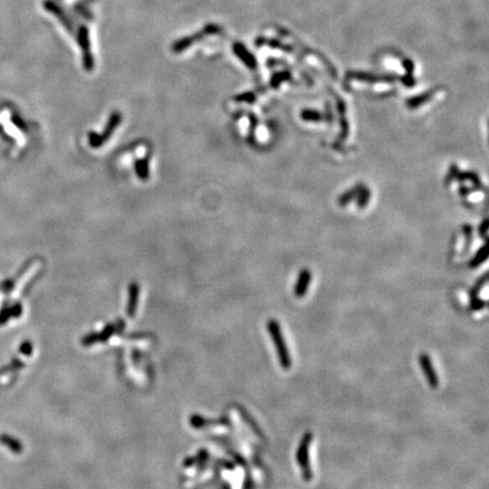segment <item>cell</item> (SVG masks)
I'll return each mask as SVG.
<instances>
[{
    "instance_id": "cell-4",
    "label": "cell",
    "mask_w": 489,
    "mask_h": 489,
    "mask_svg": "<svg viewBox=\"0 0 489 489\" xmlns=\"http://www.w3.org/2000/svg\"><path fill=\"white\" fill-rule=\"evenodd\" d=\"M310 280H312V273H310L309 270H302L299 277H298V281L295 287V295L297 297H304L306 295V292L308 290V287L310 284Z\"/></svg>"
},
{
    "instance_id": "cell-2",
    "label": "cell",
    "mask_w": 489,
    "mask_h": 489,
    "mask_svg": "<svg viewBox=\"0 0 489 489\" xmlns=\"http://www.w3.org/2000/svg\"><path fill=\"white\" fill-rule=\"evenodd\" d=\"M313 439V434L310 432L305 433L304 436H302L301 441L299 443V446L297 448V462L298 464L300 465L301 471H302V477L306 480V481H310L313 478V472H312V466H310L309 462V448L310 444H312Z\"/></svg>"
},
{
    "instance_id": "cell-8",
    "label": "cell",
    "mask_w": 489,
    "mask_h": 489,
    "mask_svg": "<svg viewBox=\"0 0 489 489\" xmlns=\"http://www.w3.org/2000/svg\"><path fill=\"white\" fill-rule=\"evenodd\" d=\"M486 259H487V244H483L481 250H480L477 253V255L474 256V259L470 262V266L471 268H475V266L481 264Z\"/></svg>"
},
{
    "instance_id": "cell-14",
    "label": "cell",
    "mask_w": 489,
    "mask_h": 489,
    "mask_svg": "<svg viewBox=\"0 0 489 489\" xmlns=\"http://www.w3.org/2000/svg\"><path fill=\"white\" fill-rule=\"evenodd\" d=\"M13 123L15 124V126H16L17 128H21V130H24V127H25V126H24V123L22 121L21 119H19V118H17V117H14V118H13Z\"/></svg>"
},
{
    "instance_id": "cell-6",
    "label": "cell",
    "mask_w": 489,
    "mask_h": 489,
    "mask_svg": "<svg viewBox=\"0 0 489 489\" xmlns=\"http://www.w3.org/2000/svg\"><path fill=\"white\" fill-rule=\"evenodd\" d=\"M135 171L141 180H148L150 177L149 162L145 159H140L135 162Z\"/></svg>"
},
{
    "instance_id": "cell-1",
    "label": "cell",
    "mask_w": 489,
    "mask_h": 489,
    "mask_svg": "<svg viewBox=\"0 0 489 489\" xmlns=\"http://www.w3.org/2000/svg\"><path fill=\"white\" fill-rule=\"evenodd\" d=\"M268 330L275 344V349H277L280 364H281V367L284 368V370H289V368H291L292 360L290 357V353H289V350L287 348L286 341H284V337L281 328H280L279 323L275 321V319H270L268 323Z\"/></svg>"
},
{
    "instance_id": "cell-9",
    "label": "cell",
    "mask_w": 489,
    "mask_h": 489,
    "mask_svg": "<svg viewBox=\"0 0 489 489\" xmlns=\"http://www.w3.org/2000/svg\"><path fill=\"white\" fill-rule=\"evenodd\" d=\"M301 117L306 121H321L323 115L315 110H304L301 112Z\"/></svg>"
},
{
    "instance_id": "cell-5",
    "label": "cell",
    "mask_w": 489,
    "mask_h": 489,
    "mask_svg": "<svg viewBox=\"0 0 489 489\" xmlns=\"http://www.w3.org/2000/svg\"><path fill=\"white\" fill-rule=\"evenodd\" d=\"M120 123H121V114L119 112H113L110 115L108 123H106L105 125L104 131L101 134L104 141L110 139V136L112 135V133L115 131V128L120 125Z\"/></svg>"
},
{
    "instance_id": "cell-15",
    "label": "cell",
    "mask_w": 489,
    "mask_h": 489,
    "mask_svg": "<svg viewBox=\"0 0 489 489\" xmlns=\"http://www.w3.org/2000/svg\"><path fill=\"white\" fill-rule=\"evenodd\" d=\"M238 101H253V95L252 94H242L239 97H237Z\"/></svg>"
},
{
    "instance_id": "cell-3",
    "label": "cell",
    "mask_w": 489,
    "mask_h": 489,
    "mask_svg": "<svg viewBox=\"0 0 489 489\" xmlns=\"http://www.w3.org/2000/svg\"><path fill=\"white\" fill-rule=\"evenodd\" d=\"M419 362H420V367L422 370V373H424V375L427 379V382H428L429 386L432 389H436L438 386L439 381H438V376L436 374V372H435L434 367H433L432 359H430L428 354L424 352L419 355Z\"/></svg>"
},
{
    "instance_id": "cell-11",
    "label": "cell",
    "mask_w": 489,
    "mask_h": 489,
    "mask_svg": "<svg viewBox=\"0 0 489 489\" xmlns=\"http://www.w3.org/2000/svg\"><path fill=\"white\" fill-rule=\"evenodd\" d=\"M359 190H360V186H358V187H355L353 189H350L348 193L342 195V196L340 197L339 203L341 204V205H346V204H348L350 201H352L353 197L357 196Z\"/></svg>"
},
{
    "instance_id": "cell-12",
    "label": "cell",
    "mask_w": 489,
    "mask_h": 489,
    "mask_svg": "<svg viewBox=\"0 0 489 489\" xmlns=\"http://www.w3.org/2000/svg\"><path fill=\"white\" fill-rule=\"evenodd\" d=\"M130 308L134 309V307L137 304V297H139V286L135 283H133L130 288Z\"/></svg>"
},
{
    "instance_id": "cell-7",
    "label": "cell",
    "mask_w": 489,
    "mask_h": 489,
    "mask_svg": "<svg viewBox=\"0 0 489 489\" xmlns=\"http://www.w3.org/2000/svg\"><path fill=\"white\" fill-rule=\"evenodd\" d=\"M104 142L105 141L103 140L102 135L97 134V133H95V132L88 133V144H90V146H92V148H94V149L101 148V146L103 145Z\"/></svg>"
},
{
    "instance_id": "cell-13",
    "label": "cell",
    "mask_w": 489,
    "mask_h": 489,
    "mask_svg": "<svg viewBox=\"0 0 489 489\" xmlns=\"http://www.w3.org/2000/svg\"><path fill=\"white\" fill-rule=\"evenodd\" d=\"M484 306H486V304L481 300V299H479V298H474V299H471V305H470V307L472 308L473 310H480V309H482Z\"/></svg>"
},
{
    "instance_id": "cell-10",
    "label": "cell",
    "mask_w": 489,
    "mask_h": 489,
    "mask_svg": "<svg viewBox=\"0 0 489 489\" xmlns=\"http://www.w3.org/2000/svg\"><path fill=\"white\" fill-rule=\"evenodd\" d=\"M358 205L359 207H364L367 205L368 201H370L371 197V192L366 187H360V190L358 193Z\"/></svg>"
}]
</instances>
